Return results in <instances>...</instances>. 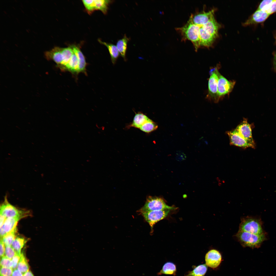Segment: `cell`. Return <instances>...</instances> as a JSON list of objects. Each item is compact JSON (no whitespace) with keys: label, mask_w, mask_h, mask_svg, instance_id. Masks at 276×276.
<instances>
[{"label":"cell","mask_w":276,"mask_h":276,"mask_svg":"<svg viewBox=\"0 0 276 276\" xmlns=\"http://www.w3.org/2000/svg\"><path fill=\"white\" fill-rule=\"evenodd\" d=\"M177 29L181 33L183 39L188 40L193 44L196 51L201 46L200 37V27L189 19L184 26Z\"/></svg>","instance_id":"6da1fadb"},{"label":"cell","mask_w":276,"mask_h":276,"mask_svg":"<svg viewBox=\"0 0 276 276\" xmlns=\"http://www.w3.org/2000/svg\"><path fill=\"white\" fill-rule=\"evenodd\" d=\"M236 236L243 246L253 248L259 247L265 238L263 233L257 235L239 230Z\"/></svg>","instance_id":"7a4b0ae2"},{"label":"cell","mask_w":276,"mask_h":276,"mask_svg":"<svg viewBox=\"0 0 276 276\" xmlns=\"http://www.w3.org/2000/svg\"><path fill=\"white\" fill-rule=\"evenodd\" d=\"M220 65L218 64L210 70V76L208 82V93L206 98L215 103L218 102L219 101L217 95V86L220 73L218 70Z\"/></svg>","instance_id":"3957f363"},{"label":"cell","mask_w":276,"mask_h":276,"mask_svg":"<svg viewBox=\"0 0 276 276\" xmlns=\"http://www.w3.org/2000/svg\"><path fill=\"white\" fill-rule=\"evenodd\" d=\"M176 208L167 205L162 198L157 197L149 196L146 199L144 206L140 210L142 213L150 211L165 209L173 210Z\"/></svg>","instance_id":"277c9868"},{"label":"cell","mask_w":276,"mask_h":276,"mask_svg":"<svg viewBox=\"0 0 276 276\" xmlns=\"http://www.w3.org/2000/svg\"><path fill=\"white\" fill-rule=\"evenodd\" d=\"M239 231L257 235L262 234V230L259 222L252 218L245 217L241 219Z\"/></svg>","instance_id":"5b68a950"},{"label":"cell","mask_w":276,"mask_h":276,"mask_svg":"<svg viewBox=\"0 0 276 276\" xmlns=\"http://www.w3.org/2000/svg\"><path fill=\"white\" fill-rule=\"evenodd\" d=\"M236 83L234 80H229L219 73L217 86V95L219 101L225 96H229Z\"/></svg>","instance_id":"8992f818"},{"label":"cell","mask_w":276,"mask_h":276,"mask_svg":"<svg viewBox=\"0 0 276 276\" xmlns=\"http://www.w3.org/2000/svg\"><path fill=\"white\" fill-rule=\"evenodd\" d=\"M26 212L20 210L16 208L10 203L5 198L3 203L0 206V214L5 216L6 218H21L27 216L28 214Z\"/></svg>","instance_id":"52a82bcc"},{"label":"cell","mask_w":276,"mask_h":276,"mask_svg":"<svg viewBox=\"0 0 276 276\" xmlns=\"http://www.w3.org/2000/svg\"><path fill=\"white\" fill-rule=\"evenodd\" d=\"M170 210L165 209L154 211L142 213L145 219L149 224L152 230L154 225L157 222L166 217Z\"/></svg>","instance_id":"ba28073f"},{"label":"cell","mask_w":276,"mask_h":276,"mask_svg":"<svg viewBox=\"0 0 276 276\" xmlns=\"http://www.w3.org/2000/svg\"><path fill=\"white\" fill-rule=\"evenodd\" d=\"M226 133L229 137L231 145L243 148L248 147L254 148L255 147V146L241 136L235 129L227 131Z\"/></svg>","instance_id":"9c48e42d"},{"label":"cell","mask_w":276,"mask_h":276,"mask_svg":"<svg viewBox=\"0 0 276 276\" xmlns=\"http://www.w3.org/2000/svg\"><path fill=\"white\" fill-rule=\"evenodd\" d=\"M235 129L241 136L255 146L252 135L251 125L246 119L244 118Z\"/></svg>","instance_id":"30bf717a"},{"label":"cell","mask_w":276,"mask_h":276,"mask_svg":"<svg viewBox=\"0 0 276 276\" xmlns=\"http://www.w3.org/2000/svg\"><path fill=\"white\" fill-rule=\"evenodd\" d=\"M214 10L192 14L189 20L194 24L201 26L207 23L214 16Z\"/></svg>","instance_id":"8fae6325"},{"label":"cell","mask_w":276,"mask_h":276,"mask_svg":"<svg viewBox=\"0 0 276 276\" xmlns=\"http://www.w3.org/2000/svg\"><path fill=\"white\" fill-rule=\"evenodd\" d=\"M221 258V256L218 251L215 249L210 250L205 255L206 264L212 268H216L220 264Z\"/></svg>","instance_id":"7c38bea8"},{"label":"cell","mask_w":276,"mask_h":276,"mask_svg":"<svg viewBox=\"0 0 276 276\" xmlns=\"http://www.w3.org/2000/svg\"><path fill=\"white\" fill-rule=\"evenodd\" d=\"M269 15L265 12L257 10L243 24V25L247 26L262 22Z\"/></svg>","instance_id":"4fadbf2b"},{"label":"cell","mask_w":276,"mask_h":276,"mask_svg":"<svg viewBox=\"0 0 276 276\" xmlns=\"http://www.w3.org/2000/svg\"><path fill=\"white\" fill-rule=\"evenodd\" d=\"M61 52L62 61L58 67L65 71L74 52L71 47L62 48Z\"/></svg>","instance_id":"5bb4252c"},{"label":"cell","mask_w":276,"mask_h":276,"mask_svg":"<svg viewBox=\"0 0 276 276\" xmlns=\"http://www.w3.org/2000/svg\"><path fill=\"white\" fill-rule=\"evenodd\" d=\"M220 25L215 20L214 16L206 24L201 26L215 38L218 36V31Z\"/></svg>","instance_id":"9a60e30c"},{"label":"cell","mask_w":276,"mask_h":276,"mask_svg":"<svg viewBox=\"0 0 276 276\" xmlns=\"http://www.w3.org/2000/svg\"><path fill=\"white\" fill-rule=\"evenodd\" d=\"M200 27L199 34L201 46L209 47L212 45L215 39L211 35Z\"/></svg>","instance_id":"2e32d148"},{"label":"cell","mask_w":276,"mask_h":276,"mask_svg":"<svg viewBox=\"0 0 276 276\" xmlns=\"http://www.w3.org/2000/svg\"><path fill=\"white\" fill-rule=\"evenodd\" d=\"M99 41L100 43L107 48L110 56L112 62L113 64L115 63L120 54L116 46L111 43L102 42L100 40Z\"/></svg>","instance_id":"e0dca14e"},{"label":"cell","mask_w":276,"mask_h":276,"mask_svg":"<svg viewBox=\"0 0 276 276\" xmlns=\"http://www.w3.org/2000/svg\"><path fill=\"white\" fill-rule=\"evenodd\" d=\"M129 40V39L124 34L122 38L117 41L116 44V46L120 54L125 59L126 58L127 44Z\"/></svg>","instance_id":"ac0fdd59"},{"label":"cell","mask_w":276,"mask_h":276,"mask_svg":"<svg viewBox=\"0 0 276 276\" xmlns=\"http://www.w3.org/2000/svg\"><path fill=\"white\" fill-rule=\"evenodd\" d=\"M149 118L141 112L136 113L130 127L140 129Z\"/></svg>","instance_id":"d6986e66"},{"label":"cell","mask_w":276,"mask_h":276,"mask_svg":"<svg viewBox=\"0 0 276 276\" xmlns=\"http://www.w3.org/2000/svg\"><path fill=\"white\" fill-rule=\"evenodd\" d=\"M21 219L19 218H6L3 225L1 226L3 227L7 234L12 232L16 228L17 224Z\"/></svg>","instance_id":"ffe728a7"},{"label":"cell","mask_w":276,"mask_h":276,"mask_svg":"<svg viewBox=\"0 0 276 276\" xmlns=\"http://www.w3.org/2000/svg\"><path fill=\"white\" fill-rule=\"evenodd\" d=\"M176 271L175 264L172 262H168L164 264L162 269L157 273V274L158 275L165 274L175 276L176 274Z\"/></svg>","instance_id":"44dd1931"},{"label":"cell","mask_w":276,"mask_h":276,"mask_svg":"<svg viewBox=\"0 0 276 276\" xmlns=\"http://www.w3.org/2000/svg\"><path fill=\"white\" fill-rule=\"evenodd\" d=\"M206 264L198 266L192 271L187 272L185 276H204L207 270Z\"/></svg>","instance_id":"7402d4cb"},{"label":"cell","mask_w":276,"mask_h":276,"mask_svg":"<svg viewBox=\"0 0 276 276\" xmlns=\"http://www.w3.org/2000/svg\"><path fill=\"white\" fill-rule=\"evenodd\" d=\"M112 1L108 0H94L95 10H100L106 14L107 12L109 5Z\"/></svg>","instance_id":"603a6c76"},{"label":"cell","mask_w":276,"mask_h":276,"mask_svg":"<svg viewBox=\"0 0 276 276\" xmlns=\"http://www.w3.org/2000/svg\"><path fill=\"white\" fill-rule=\"evenodd\" d=\"M158 127L155 122L148 118L139 129L146 133H149L156 130Z\"/></svg>","instance_id":"cb8c5ba5"},{"label":"cell","mask_w":276,"mask_h":276,"mask_svg":"<svg viewBox=\"0 0 276 276\" xmlns=\"http://www.w3.org/2000/svg\"><path fill=\"white\" fill-rule=\"evenodd\" d=\"M26 242L24 238L18 237L15 238L11 246L16 253H21V250Z\"/></svg>","instance_id":"d4e9b609"},{"label":"cell","mask_w":276,"mask_h":276,"mask_svg":"<svg viewBox=\"0 0 276 276\" xmlns=\"http://www.w3.org/2000/svg\"><path fill=\"white\" fill-rule=\"evenodd\" d=\"M17 269L22 273H25L29 270V266L27 260L22 252L17 267Z\"/></svg>","instance_id":"484cf974"},{"label":"cell","mask_w":276,"mask_h":276,"mask_svg":"<svg viewBox=\"0 0 276 276\" xmlns=\"http://www.w3.org/2000/svg\"><path fill=\"white\" fill-rule=\"evenodd\" d=\"M16 228L12 232L7 234L2 238H1L4 245L6 246H11L16 238Z\"/></svg>","instance_id":"4316f807"},{"label":"cell","mask_w":276,"mask_h":276,"mask_svg":"<svg viewBox=\"0 0 276 276\" xmlns=\"http://www.w3.org/2000/svg\"><path fill=\"white\" fill-rule=\"evenodd\" d=\"M273 0H264L260 3L257 10H261L266 12Z\"/></svg>","instance_id":"83f0119b"},{"label":"cell","mask_w":276,"mask_h":276,"mask_svg":"<svg viewBox=\"0 0 276 276\" xmlns=\"http://www.w3.org/2000/svg\"><path fill=\"white\" fill-rule=\"evenodd\" d=\"M11 260L6 256L2 257L0 262L1 267L12 268L13 263Z\"/></svg>","instance_id":"f1b7e54d"},{"label":"cell","mask_w":276,"mask_h":276,"mask_svg":"<svg viewBox=\"0 0 276 276\" xmlns=\"http://www.w3.org/2000/svg\"><path fill=\"white\" fill-rule=\"evenodd\" d=\"M82 1L88 12H91L95 10L94 0H83Z\"/></svg>","instance_id":"f546056e"},{"label":"cell","mask_w":276,"mask_h":276,"mask_svg":"<svg viewBox=\"0 0 276 276\" xmlns=\"http://www.w3.org/2000/svg\"><path fill=\"white\" fill-rule=\"evenodd\" d=\"M16 252L12 246H6L5 254L6 257L10 259H12L16 254Z\"/></svg>","instance_id":"4dcf8cb0"},{"label":"cell","mask_w":276,"mask_h":276,"mask_svg":"<svg viewBox=\"0 0 276 276\" xmlns=\"http://www.w3.org/2000/svg\"><path fill=\"white\" fill-rule=\"evenodd\" d=\"M13 272L11 268L1 267L0 276H11Z\"/></svg>","instance_id":"1f68e13d"},{"label":"cell","mask_w":276,"mask_h":276,"mask_svg":"<svg viewBox=\"0 0 276 276\" xmlns=\"http://www.w3.org/2000/svg\"><path fill=\"white\" fill-rule=\"evenodd\" d=\"M21 255V253H16V254L12 259L13 266L12 269H16L17 267L18 263Z\"/></svg>","instance_id":"d6a6232c"},{"label":"cell","mask_w":276,"mask_h":276,"mask_svg":"<svg viewBox=\"0 0 276 276\" xmlns=\"http://www.w3.org/2000/svg\"><path fill=\"white\" fill-rule=\"evenodd\" d=\"M276 12V0H273L266 12L269 15Z\"/></svg>","instance_id":"836d02e7"},{"label":"cell","mask_w":276,"mask_h":276,"mask_svg":"<svg viewBox=\"0 0 276 276\" xmlns=\"http://www.w3.org/2000/svg\"><path fill=\"white\" fill-rule=\"evenodd\" d=\"M4 245L2 240L1 239L0 243V256L1 257L4 256V253H5V248Z\"/></svg>","instance_id":"e575fe53"},{"label":"cell","mask_w":276,"mask_h":276,"mask_svg":"<svg viewBox=\"0 0 276 276\" xmlns=\"http://www.w3.org/2000/svg\"><path fill=\"white\" fill-rule=\"evenodd\" d=\"M12 276H23L22 273L18 269H15L13 270Z\"/></svg>","instance_id":"d590c367"},{"label":"cell","mask_w":276,"mask_h":276,"mask_svg":"<svg viewBox=\"0 0 276 276\" xmlns=\"http://www.w3.org/2000/svg\"><path fill=\"white\" fill-rule=\"evenodd\" d=\"M6 218L4 216L0 214V226H2L4 224Z\"/></svg>","instance_id":"8d00e7d4"},{"label":"cell","mask_w":276,"mask_h":276,"mask_svg":"<svg viewBox=\"0 0 276 276\" xmlns=\"http://www.w3.org/2000/svg\"><path fill=\"white\" fill-rule=\"evenodd\" d=\"M273 66L274 71L276 72V51L274 53L273 57Z\"/></svg>","instance_id":"74e56055"},{"label":"cell","mask_w":276,"mask_h":276,"mask_svg":"<svg viewBox=\"0 0 276 276\" xmlns=\"http://www.w3.org/2000/svg\"><path fill=\"white\" fill-rule=\"evenodd\" d=\"M23 276H34L32 272L30 270H28L24 273Z\"/></svg>","instance_id":"f35d334b"},{"label":"cell","mask_w":276,"mask_h":276,"mask_svg":"<svg viewBox=\"0 0 276 276\" xmlns=\"http://www.w3.org/2000/svg\"></svg>","instance_id":"ab89813d"}]
</instances>
